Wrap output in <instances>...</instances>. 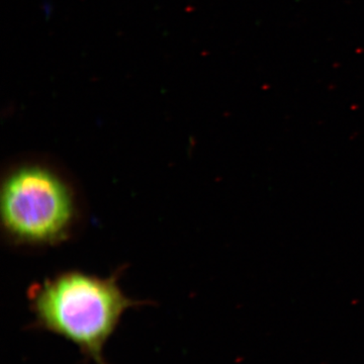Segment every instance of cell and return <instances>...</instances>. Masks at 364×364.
<instances>
[{
	"mask_svg": "<svg viewBox=\"0 0 364 364\" xmlns=\"http://www.w3.org/2000/svg\"><path fill=\"white\" fill-rule=\"evenodd\" d=\"M83 219L80 191L58 163L26 155L9 162L2 171L0 226L11 247H56L78 233Z\"/></svg>",
	"mask_w": 364,
	"mask_h": 364,
	"instance_id": "6da1fadb",
	"label": "cell"
},
{
	"mask_svg": "<svg viewBox=\"0 0 364 364\" xmlns=\"http://www.w3.org/2000/svg\"><path fill=\"white\" fill-rule=\"evenodd\" d=\"M121 270L109 277L66 270L33 284L28 291L33 328L68 340L95 364H107L105 347L124 314L147 305L124 293Z\"/></svg>",
	"mask_w": 364,
	"mask_h": 364,
	"instance_id": "7a4b0ae2",
	"label": "cell"
}]
</instances>
